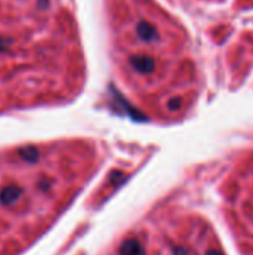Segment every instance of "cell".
I'll return each instance as SVG.
<instances>
[{
  "instance_id": "6da1fadb",
  "label": "cell",
  "mask_w": 253,
  "mask_h": 255,
  "mask_svg": "<svg viewBox=\"0 0 253 255\" xmlns=\"http://www.w3.org/2000/svg\"><path fill=\"white\" fill-rule=\"evenodd\" d=\"M130 63L140 73H151L155 69V61L146 55H133L130 58Z\"/></svg>"
},
{
  "instance_id": "7a4b0ae2",
  "label": "cell",
  "mask_w": 253,
  "mask_h": 255,
  "mask_svg": "<svg viewBox=\"0 0 253 255\" xmlns=\"http://www.w3.org/2000/svg\"><path fill=\"white\" fill-rule=\"evenodd\" d=\"M136 31H137V36H139L143 42H154V40L158 39L157 30L154 28V25H151V24L146 22V21L139 22Z\"/></svg>"
},
{
  "instance_id": "3957f363",
  "label": "cell",
  "mask_w": 253,
  "mask_h": 255,
  "mask_svg": "<svg viewBox=\"0 0 253 255\" xmlns=\"http://www.w3.org/2000/svg\"><path fill=\"white\" fill-rule=\"evenodd\" d=\"M122 254L124 255H143L142 247L137 241H127L122 245Z\"/></svg>"
},
{
  "instance_id": "277c9868",
  "label": "cell",
  "mask_w": 253,
  "mask_h": 255,
  "mask_svg": "<svg viewBox=\"0 0 253 255\" xmlns=\"http://www.w3.org/2000/svg\"><path fill=\"white\" fill-rule=\"evenodd\" d=\"M179 105H180V100H179V99H174V100L170 102V108H171V109H177Z\"/></svg>"
},
{
  "instance_id": "5b68a950",
  "label": "cell",
  "mask_w": 253,
  "mask_h": 255,
  "mask_svg": "<svg viewBox=\"0 0 253 255\" xmlns=\"http://www.w3.org/2000/svg\"><path fill=\"white\" fill-rule=\"evenodd\" d=\"M6 46H7V42L0 39V52H6Z\"/></svg>"
},
{
  "instance_id": "8992f818",
  "label": "cell",
  "mask_w": 253,
  "mask_h": 255,
  "mask_svg": "<svg viewBox=\"0 0 253 255\" xmlns=\"http://www.w3.org/2000/svg\"><path fill=\"white\" fill-rule=\"evenodd\" d=\"M209 255H221V254H218V253H215V251H212V253H209Z\"/></svg>"
}]
</instances>
